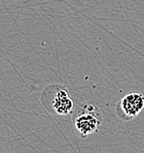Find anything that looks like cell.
<instances>
[{
	"label": "cell",
	"mask_w": 144,
	"mask_h": 153,
	"mask_svg": "<svg viewBox=\"0 0 144 153\" xmlns=\"http://www.w3.org/2000/svg\"><path fill=\"white\" fill-rule=\"evenodd\" d=\"M82 110L84 112L74 120V127L79 132L82 138H87L90 134L98 131L102 123V119L101 115L92 105H84Z\"/></svg>",
	"instance_id": "6da1fadb"
},
{
	"label": "cell",
	"mask_w": 144,
	"mask_h": 153,
	"mask_svg": "<svg viewBox=\"0 0 144 153\" xmlns=\"http://www.w3.org/2000/svg\"><path fill=\"white\" fill-rule=\"evenodd\" d=\"M144 109V95L133 92L127 94L116 105V113L118 117L125 121L135 119Z\"/></svg>",
	"instance_id": "7a4b0ae2"
},
{
	"label": "cell",
	"mask_w": 144,
	"mask_h": 153,
	"mask_svg": "<svg viewBox=\"0 0 144 153\" xmlns=\"http://www.w3.org/2000/svg\"><path fill=\"white\" fill-rule=\"evenodd\" d=\"M51 107L56 114L60 116H68L74 109V102L66 88H59L54 96Z\"/></svg>",
	"instance_id": "3957f363"
}]
</instances>
